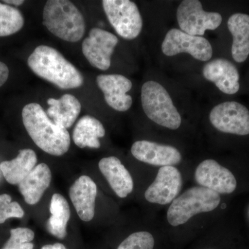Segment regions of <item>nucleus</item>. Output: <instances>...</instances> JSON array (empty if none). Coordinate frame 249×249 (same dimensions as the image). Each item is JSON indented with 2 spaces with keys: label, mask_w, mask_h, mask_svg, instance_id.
Here are the masks:
<instances>
[{
  "label": "nucleus",
  "mask_w": 249,
  "mask_h": 249,
  "mask_svg": "<svg viewBox=\"0 0 249 249\" xmlns=\"http://www.w3.org/2000/svg\"><path fill=\"white\" fill-rule=\"evenodd\" d=\"M11 237L1 249H34L35 234L27 228L11 229Z\"/></svg>",
  "instance_id": "obj_25"
},
{
  "label": "nucleus",
  "mask_w": 249,
  "mask_h": 249,
  "mask_svg": "<svg viewBox=\"0 0 249 249\" xmlns=\"http://www.w3.org/2000/svg\"><path fill=\"white\" fill-rule=\"evenodd\" d=\"M49 107L47 114L55 124L65 128H70L81 111L82 106L79 100L73 95L66 93L59 99L50 98L47 100Z\"/></svg>",
  "instance_id": "obj_19"
},
{
  "label": "nucleus",
  "mask_w": 249,
  "mask_h": 249,
  "mask_svg": "<svg viewBox=\"0 0 249 249\" xmlns=\"http://www.w3.org/2000/svg\"><path fill=\"white\" fill-rule=\"evenodd\" d=\"M27 63L36 75L60 89H76L84 83L78 69L58 50L49 46L36 47L28 58Z\"/></svg>",
  "instance_id": "obj_2"
},
{
  "label": "nucleus",
  "mask_w": 249,
  "mask_h": 249,
  "mask_svg": "<svg viewBox=\"0 0 249 249\" xmlns=\"http://www.w3.org/2000/svg\"><path fill=\"white\" fill-rule=\"evenodd\" d=\"M37 161V155L34 150L23 149L14 160L1 162L0 170L7 182L19 184L34 170Z\"/></svg>",
  "instance_id": "obj_21"
},
{
  "label": "nucleus",
  "mask_w": 249,
  "mask_h": 249,
  "mask_svg": "<svg viewBox=\"0 0 249 249\" xmlns=\"http://www.w3.org/2000/svg\"><path fill=\"white\" fill-rule=\"evenodd\" d=\"M41 249H67L62 244L55 243L54 245H45Z\"/></svg>",
  "instance_id": "obj_29"
},
{
  "label": "nucleus",
  "mask_w": 249,
  "mask_h": 249,
  "mask_svg": "<svg viewBox=\"0 0 249 249\" xmlns=\"http://www.w3.org/2000/svg\"><path fill=\"white\" fill-rule=\"evenodd\" d=\"M106 135V129L101 121L92 116L85 115L80 118L73 129V142L80 148H99V139Z\"/></svg>",
  "instance_id": "obj_22"
},
{
  "label": "nucleus",
  "mask_w": 249,
  "mask_h": 249,
  "mask_svg": "<svg viewBox=\"0 0 249 249\" xmlns=\"http://www.w3.org/2000/svg\"><path fill=\"white\" fill-rule=\"evenodd\" d=\"M203 75L206 80L213 82L222 92L235 94L240 89V75L237 67L229 60L214 59L205 65Z\"/></svg>",
  "instance_id": "obj_15"
},
{
  "label": "nucleus",
  "mask_w": 249,
  "mask_h": 249,
  "mask_svg": "<svg viewBox=\"0 0 249 249\" xmlns=\"http://www.w3.org/2000/svg\"><path fill=\"white\" fill-rule=\"evenodd\" d=\"M96 83L109 107L119 111L131 107L132 98L127 93L132 89V83L128 78L120 74H101L96 78Z\"/></svg>",
  "instance_id": "obj_13"
},
{
  "label": "nucleus",
  "mask_w": 249,
  "mask_h": 249,
  "mask_svg": "<svg viewBox=\"0 0 249 249\" xmlns=\"http://www.w3.org/2000/svg\"><path fill=\"white\" fill-rule=\"evenodd\" d=\"M137 160L155 166H173L181 162V153L175 147L148 141H139L131 147Z\"/></svg>",
  "instance_id": "obj_14"
},
{
  "label": "nucleus",
  "mask_w": 249,
  "mask_h": 249,
  "mask_svg": "<svg viewBox=\"0 0 249 249\" xmlns=\"http://www.w3.org/2000/svg\"><path fill=\"white\" fill-rule=\"evenodd\" d=\"M103 9L116 32L123 38L134 40L142 28V19L138 6L129 0H104Z\"/></svg>",
  "instance_id": "obj_6"
},
{
  "label": "nucleus",
  "mask_w": 249,
  "mask_h": 249,
  "mask_svg": "<svg viewBox=\"0 0 249 249\" xmlns=\"http://www.w3.org/2000/svg\"><path fill=\"white\" fill-rule=\"evenodd\" d=\"M4 2L6 4L15 5V6H21L24 4V1L23 0H5Z\"/></svg>",
  "instance_id": "obj_30"
},
{
  "label": "nucleus",
  "mask_w": 249,
  "mask_h": 249,
  "mask_svg": "<svg viewBox=\"0 0 249 249\" xmlns=\"http://www.w3.org/2000/svg\"><path fill=\"white\" fill-rule=\"evenodd\" d=\"M98 167L114 193L119 197H126L134 189V181L128 170L116 157L100 160Z\"/></svg>",
  "instance_id": "obj_17"
},
{
  "label": "nucleus",
  "mask_w": 249,
  "mask_h": 249,
  "mask_svg": "<svg viewBox=\"0 0 249 249\" xmlns=\"http://www.w3.org/2000/svg\"><path fill=\"white\" fill-rule=\"evenodd\" d=\"M119 40L115 35L100 28H93L82 43V52L90 65L103 71L111 66V58Z\"/></svg>",
  "instance_id": "obj_10"
},
{
  "label": "nucleus",
  "mask_w": 249,
  "mask_h": 249,
  "mask_svg": "<svg viewBox=\"0 0 249 249\" xmlns=\"http://www.w3.org/2000/svg\"><path fill=\"white\" fill-rule=\"evenodd\" d=\"M51 214L47 223V229L52 235L62 240L67 235V223L70 219V205L61 195L55 193L50 203Z\"/></svg>",
  "instance_id": "obj_23"
},
{
  "label": "nucleus",
  "mask_w": 249,
  "mask_h": 249,
  "mask_svg": "<svg viewBox=\"0 0 249 249\" xmlns=\"http://www.w3.org/2000/svg\"><path fill=\"white\" fill-rule=\"evenodd\" d=\"M155 239L150 232H136L121 242L117 249H153Z\"/></svg>",
  "instance_id": "obj_26"
},
{
  "label": "nucleus",
  "mask_w": 249,
  "mask_h": 249,
  "mask_svg": "<svg viewBox=\"0 0 249 249\" xmlns=\"http://www.w3.org/2000/svg\"><path fill=\"white\" fill-rule=\"evenodd\" d=\"M195 178L200 186L218 194H231L237 187V181L231 172L213 160H206L199 163Z\"/></svg>",
  "instance_id": "obj_12"
},
{
  "label": "nucleus",
  "mask_w": 249,
  "mask_h": 249,
  "mask_svg": "<svg viewBox=\"0 0 249 249\" xmlns=\"http://www.w3.org/2000/svg\"><path fill=\"white\" fill-rule=\"evenodd\" d=\"M220 201V196L216 192L202 186L193 187L172 202L167 219L170 225L178 227L196 214L217 209Z\"/></svg>",
  "instance_id": "obj_4"
},
{
  "label": "nucleus",
  "mask_w": 249,
  "mask_h": 249,
  "mask_svg": "<svg viewBox=\"0 0 249 249\" xmlns=\"http://www.w3.org/2000/svg\"><path fill=\"white\" fill-rule=\"evenodd\" d=\"M52 172L46 163L36 165L34 170L18 184L24 201L29 205L40 201L52 181Z\"/></svg>",
  "instance_id": "obj_18"
},
{
  "label": "nucleus",
  "mask_w": 249,
  "mask_h": 249,
  "mask_svg": "<svg viewBox=\"0 0 249 249\" xmlns=\"http://www.w3.org/2000/svg\"><path fill=\"white\" fill-rule=\"evenodd\" d=\"M167 56L187 53L200 61H208L213 56V48L207 39L202 36H191L178 29H170L161 45Z\"/></svg>",
  "instance_id": "obj_8"
},
{
  "label": "nucleus",
  "mask_w": 249,
  "mask_h": 249,
  "mask_svg": "<svg viewBox=\"0 0 249 249\" xmlns=\"http://www.w3.org/2000/svg\"><path fill=\"white\" fill-rule=\"evenodd\" d=\"M227 26L232 36V58L239 63L244 62L249 55V15H232Z\"/></svg>",
  "instance_id": "obj_20"
},
{
  "label": "nucleus",
  "mask_w": 249,
  "mask_h": 249,
  "mask_svg": "<svg viewBox=\"0 0 249 249\" xmlns=\"http://www.w3.org/2000/svg\"><path fill=\"white\" fill-rule=\"evenodd\" d=\"M97 186L89 177L83 175L70 187V196L80 219L89 222L94 217Z\"/></svg>",
  "instance_id": "obj_16"
},
{
  "label": "nucleus",
  "mask_w": 249,
  "mask_h": 249,
  "mask_svg": "<svg viewBox=\"0 0 249 249\" xmlns=\"http://www.w3.org/2000/svg\"><path fill=\"white\" fill-rule=\"evenodd\" d=\"M210 121L224 133L249 134V111L240 103L229 101L217 105L210 113Z\"/></svg>",
  "instance_id": "obj_9"
},
{
  "label": "nucleus",
  "mask_w": 249,
  "mask_h": 249,
  "mask_svg": "<svg viewBox=\"0 0 249 249\" xmlns=\"http://www.w3.org/2000/svg\"><path fill=\"white\" fill-rule=\"evenodd\" d=\"M9 76V68L4 62H0V88L6 83Z\"/></svg>",
  "instance_id": "obj_28"
},
{
  "label": "nucleus",
  "mask_w": 249,
  "mask_h": 249,
  "mask_svg": "<svg viewBox=\"0 0 249 249\" xmlns=\"http://www.w3.org/2000/svg\"><path fill=\"white\" fill-rule=\"evenodd\" d=\"M177 18L181 31L196 36H204L207 30H215L222 22L220 14L205 11L197 0L183 1L178 5Z\"/></svg>",
  "instance_id": "obj_7"
},
{
  "label": "nucleus",
  "mask_w": 249,
  "mask_h": 249,
  "mask_svg": "<svg viewBox=\"0 0 249 249\" xmlns=\"http://www.w3.org/2000/svg\"><path fill=\"white\" fill-rule=\"evenodd\" d=\"M24 19L16 8L0 3V37L9 36L22 29Z\"/></svg>",
  "instance_id": "obj_24"
},
{
  "label": "nucleus",
  "mask_w": 249,
  "mask_h": 249,
  "mask_svg": "<svg viewBox=\"0 0 249 249\" xmlns=\"http://www.w3.org/2000/svg\"><path fill=\"white\" fill-rule=\"evenodd\" d=\"M182 185V176L178 168L160 167L155 181L145 191V199L153 204H170L179 194Z\"/></svg>",
  "instance_id": "obj_11"
},
{
  "label": "nucleus",
  "mask_w": 249,
  "mask_h": 249,
  "mask_svg": "<svg viewBox=\"0 0 249 249\" xmlns=\"http://www.w3.org/2000/svg\"><path fill=\"white\" fill-rule=\"evenodd\" d=\"M22 121L26 130L41 150L51 155H65L71 144L70 134L65 127L55 124L38 103L24 106Z\"/></svg>",
  "instance_id": "obj_1"
},
{
  "label": "nucleus",
  "mask_w": 249,
  "mask_h": 249,
  "mask_svg": "<svg viewBox=\"0 0 249 249\" xmlns=\"http://www.w3.org/2000/svg\"><path fill=\"white\" fill-rule=\"evenodd\" d=\"M24 214L20 205L16 201H12L9 195H0V224H3L9 218H22Z\"/></svg>",
  "instance_id": "obj_27"
},
{
  "label": "nucleus",
  "mask_w": 249,
  "mask_h": 249,
  "mask_svg": "<svg viewBox=\"0 0 249 249\" xmlns=\"http://www.w3.org/2000/svg\"><path fill=\"white\" fill-rule=\"evenodd\" d=\"M142 103L144 112L156 124L170 129L181 125V115L169 93L157 82L149 80L142 85Z\"/></svg>",
  "instance_id": "obj_5"
},
{
  "label": "nucleus",
  "mask_w": 249,
  "mask_h": 249,
  "mask_svg": "<svg viewBox=\"0 0 249 249\" xmlns=\"http://www.w3.org/2000/svg\"><path fill=\"white\" fill-rule=\"evenodd\" d=\"M43 24L52 34L67 42L81 40L85 32L83 14L68 0H49L43 9Z\"/></svg>",
  "instance_id": "obj_3"
}]
</instances>
